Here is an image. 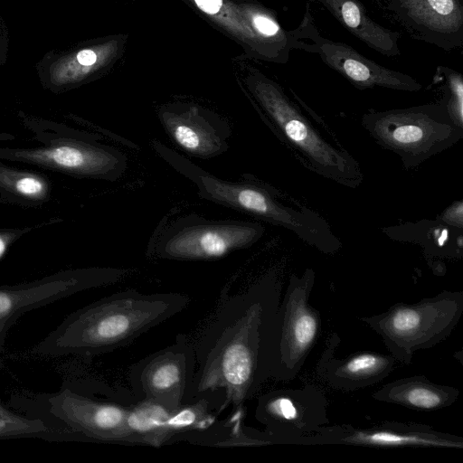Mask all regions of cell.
Here are the masks:
<instances>
[{"label": "cell", "mask_w": 463, "mask_h": 463, "mask_svg": "<svg viewBox=\"0 0 463 463\" xmlns=\"http://www.w3.org/2000/svg\"><path fill=\"white\" fill-rule=\"evenodd\" d=\"M158 118L174 142L194 156L210 158L229 149L230 127L219 116L190 107L162 109Z\"/></svg>", "instance_id": "7c38bea8"}, {"label": "cell", "mask_w": 463, "mask_h": 463, "mask_svg": "<svg viewBox=\"0 0 463 463\" xmlns=\"http://www.w3.org/2000/svg\"><path fill=\"white\" fill-rule=\"evenodd\" d=\"M197 5L203 11L209 14H215L222 6V0H195Z\"/></svg>", "instance_id": "cb8c5ba5"}, {"label": "cell", "mask_w": 463, "mask_h": 463, "mask_svg": "<svg viewBox=\"0 0 463 463\" xmlns=\"http://www.w3.org/2000/svg\"><path fill=\"white\" fill-rule=\"evenodd\" d=\"M457 393V390L430 383L423 377H414L384 386L375 394V399L420 410H435L451 404Z\"/></svg>", "instance_id": "2e32d148"}, {"label": "cell", "mask_w": 463, "mask_h": 463, "mask_svg": "<svg viewBox=\"0 0 463 463\" xmlns=\"http://www.w3.org/2000/svg\"><path fill=\"white\" fill-rule=\"evenodd\" d=\"M394 362L393 356L372 352L353 354L340 361L325 354L320 360L319 371L330 385L352 391L385 378Z\"/></svg>", "instance_id": "5bb4252c"}, {"label": "cell", "mask_w": 463, "mask_h": 463, "mask_svg": "<svg viewBox=\"0 0 463 463\" xmlns=\"http://www.w3.org/2000/svg\"><path fill=\"white\" fill-rule=\"evenodd\" d=\"M254 24L261 33L269 36L275 35L279 30L276 23L265 16L255 17Z\"/></svg>", "instance_id": "603a6c76"}, {"label": "cell", "mask_w": 463, "mask_h": 463, "mask_svg": "<svg viewBox=\"0 0 463 463\" xmlns=\"http://www.w3.org/2000/svg\"><path fill=\"white\" fill-rule=\"evenodd\" d=\"M97 56L91 50H82L77 54L78 61L84 66H90L96 61Z\"/></svg>", "instance_id": "d4e9b609"}, {"label": "cell", "mask_w": 463, "mask_h": 463, "mask_svg": "<svg viewBox=\"0 0 463 463\" xmlns=\"http://www.w3.org/2000/svg\"><path fill=\"white\" fill-rule=\"evenodd\" d=\"M194 373V343L180 334L174 344L133 364L128 378L137 401L148 400L175 409L186 402Z\"/></svg>", "instance_id": "9c48e42d"}, {"label": "cell", "mask_w": 463, "mask_h": 463, "mask_svg": "<svg viewBox=\"0 0 463 463\" xmlns=\"http://www.w3.org/2000/svg\"><path fill=\"white\" fill-rule=\"evenodd\" d=\"M361 124L406 168L416 167L463 138V128L452 120L442 103L368 112L362 116Z\"/></svg>", "instance_id": "3957f363"}, {"label": "cell", "mask_w": 463, "mask_h": 463, "mask_svg": "<svg viewBox=\"0 0 463 463\" xmlns=\"http://www.w3.org/2000/svg\"><path fill=\"white\" fill-rule=\"evenodd\" d=\"M445 99L441 102L452 120L463 128V84L459 75L449 76Z\"/></svg>", "instance_id": "ffe728a7"}, {"label": "cell", "mask_w": 463, "mask_h": 463, "mask_svg": "<svg viewBox=\"0 0 463 463\" xmlns=\"http://www.w3.org/2000/svg\"><path fill=\"white\" fill-rule=\"evenodd\" d=\"M263 226L242 221L181 220L156 241L154 255L179 260H208L246 249L261 238Z\"/></svg>", "instance_id": "ba28073f"}, {"label": "cell", "mask_w": 463, "mask_h": 463, "mask_svg": "<svg viewBox=\"0 0 463 463\" xmlns=\"http://www.w3.org/2000/svg\"><path fill=\"white\" fill-rule=\"evenodd\" d=\"M439 221L458 229L463 228V204L458 201L449 206L440 215Z\"/></svg>", "instance_id": "44dd1931"}, {"label": "cell", "mask_w": 463, "mask_h": 463, "mask_svg": "<svg viewBox=\"0 0 463 463\" xmlns=\"http://www.w3.org/2000/svg\"><path fill=\"white\" fill-rule=\"evenodd\" d=\"M334 440L374 446L462 447L461 443L458 444L449 437L443 438L435 433L427 432V429L421 430L417 427L354 431L350 434H341V438H335Z\"/></svg>", "instance_id": "e0dca14e"}, {"label": "cell", "mask_w": 463, "mask_h": 463, "mask_svg": "<svg viewBox=\"0 0 463 463\" xmlns=\"http://www.w3.org/2000/svg\"><path fill=\"white\" fill-rule=\"evenodd\" d=\"M313 281L314 272L310 269L301 278L293 275L279 302L274 326L270 378H294L317 338L319 314L308 304Z\"/></svg>", "instance_id": "52a82bcc"}, {"label": "cell", "mask_w": 463, "mask_h": 463, "mask_svg": "<svg viewBox=\"0 0 463 463\" xmlns=\"http://www.w3.org/2000/svg\"><path fill=\"white\" fill-rule=\"evenodd\" d=\"M323 61L358 88L382 87L418 91L421 85L413 78L383 67L344 43H317Z\"/></svg>", "instance_id": "4fadbf2b"}, {"label": "cell", "mask_w": 463, "mask_h": 463, "mask_svg": "<svg viewBox=\"0 0 463 463\" xmlns=\"http://www.w3.org/2000/svg\"><path fill=\"white\" fill-rule=\"evenodd\" d=\"M326 8L357 38L386 55L399 52L398 35L373 22L354 0H321Z\"/></svg>", "instance_id": "9a60e30c"}, {"label": "cell", "mask_w": 463, "mask_h": 463, "mask_svg": "<svg viewBox=\"0 0 463 463\" xmlns=\"http://www.w3.org/2000/svg\"><path fill=\"white\" fill-rule=\"evenodd\" d=\"M255 416L266 427L265 439L273 441L305 440L312 434H325L326 398L316 389L277 390L260 396Z\"/></svg>", "instance_id": "8fae6325"}, {"label": "cell", "mask_w": 463, "mask_h": 463, "mask_svg": "<svg viewBox=\"0 0 463 463\" xmlns=\"http://www.w3.org/2000/svg\"><path fill=\"white\" fill-rule=\"evenodd\" d=\"M256 96L282 139L316 174L350 188L363 183L358 162L345 148L328 140L299 107L273 84L257 87Z\"/></svg>", "instance_id": "277c9868"}, {"label": "cell", "mask_w": 463, "mask_h": 463, "mask_svg": "<svg viewBox=\"0 0 463 463\" xmlns=\"http://www.w3.org/2000/svg\"><path fill=\"white\" fill-rule=\"evenodd\" d=\"M131 272L120 268L91 269L26 284L1 286L0 353L8 331L22 315L79 291L117 283Z\"/></svg>", "instance_id": "30bf717a"}, {"label": "cell", "mask_w": 463, "mask_h": 463, "mask_svg": "<svg viewBox=\"0 0 463 463\" xmlns=\"http://www.w3.org/2000/svg\"><path fill=\"white\" fill-rule=\"evenodd\" d=\"M42 439L47 441H74L72 436L38 416H24L0 402V439Z\"/></svg>", "instance_id": "ac0fdd59"}, {"label": "cell", "mask_w": 463, "mask_h": 463, "mask_svg": "<svg viewBox=\"0 0 463 463\" xmlns=\"http://www.w3.org/2000/svg\"><path fill=\"white\" fill-rule=\"evenodd\" d=\"M407 14L419 24L440 33L462 26L463 11L457 0H401Z\"/></svg>", "instance_id": "d6986e66"}, {"label": "cell", "mask_w": 463, "mask_h": 463, "mask_svg": "<svg viewBox=\"0 0 463 463\" xmlns=\"http://www.w3.org/2000/svg\"><path fill=\"white\" fill-rule=\"evenodd\" d=\"M18 408L67 430L74 441L131 444L128 417L133 404L97 398L69 384L54 393L15 398Z\"/></svg>", "instance_id": "5b68a950"}, {"label": "cell", "mask_w": 463, "mask_h": 463, "mask_svg": "<svg viewBox=\"0 0 463 463\" xmlns=\"http://www.w3.org/2000/svg\"><path fill=\"white\" fill-rule=\"evenodd\" d=\"M280 283L267 276L227 294L194 343L195 373L187 401L207 392L224 394V410H243L270 378Z\"/></svg>", "instance_id": "6da1fadb"}, {"label": "cell", "mask_w": 463, "mask_h": 463, "mask_svg": "<svg viewBox=\"0 0 463 463\" xmlns=\"http://www.w3.org/2000/svg\"><path fill=\"white\" fill-rule=\"evenodd\" d=\"M190 302L182 293L124 290L104 297L67 316L33 353L45 356L90 357L133 343L181 313Z\"/></svg>", "instance_id": "7a4b0ae2"}, {"label": "cell", "mask_w": 463, "mask_h": 463, "mask_svg": "<svg viewBox=\"0 0 463 463\" xmlns=\"http://www.w3.org/2000/svg\"><path fill=\"white\" fill-rule=\"evenodd\" d=\"M461 313L462 297L446 293L415 305H397L365 320L383 336L394 358L409 363L414 351L449 335Z\"/></svg>", "instance_id": "8992f818"}, {"label": "cell", "mask_w": 463, "mask_h": 463, "mask_svg": "<svg viewBox=\"0 0 463 463\" xmlns=\"http://www.w3.org/2000/svg\"><path fill=\"white\" fill-rule=\"evenodd\" d=\"M15 188L24 195L36 196L43 193V184L35 177L25 176L16 182Z\"/></svg>", "instance_id": "7402d4cb"}]
</instances>
